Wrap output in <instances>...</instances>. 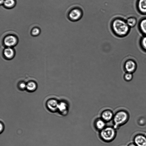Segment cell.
Instances as JSON below:
<instances>
[{"mask_svg": "<svg viewBox=\"0 0 146 146\" xmlns=\"http://www.w3.org/2000/svg\"><path fill=\"white\" fill-rule=\"evenodd\" d=\"M98 136L104 142L110 143L113 141L117 135V129L113 126H106L99 132Z\"/></svg>", "mask_w": 146, "mask_h": 146, "instance_id": "obj_1", "label": "cell"}, {"mask_svg": "<svg viewBox=\"0 0 146 146\" xmlns=\"http://www.w3.org/2000/svg\"><path fill=\"white\" fill-rule=\"evenodd\" d=\"M112 28L114 34L119 36L126 35L129 30V26L126 22L119 19H116L113 21Z\"/></svg>", "mask_w": 146, "mask_h": 146, "instance_id": "obj_2", "label": "cell"}, {"mask_svg": "<svg viewBox=\"0 0 146 146\" xmlns=\"http://www.w3.org/2000/svg\"><path fill=\"white\" fill-rule=\"evenodd\" d=\"M129 118V114L125 110H120L117 111L114 113L112 120L113 126L117 129L126 123Z\"/></svg>", "mask_w": 146, "mask_h": 146, "instance_id": "obj_3", "label": "cell"}, {"mask_svg": "<svg viewBox=\"0 0 146 146\" xmlns=\"http://www.w3.org/2000/svg\"><path fill=\"white\" fill-rule=\"evenodd\" d=\"M114 113L111 109H106L101 112L100 117L107 123L112 120Z\"/></svg>", "mask_w": 146, "mask_h": 146, "instance_id": "obj_4", "label": "cell"}, {"mask_svg": "<svg viewBox=\"0 0 146 146\" xmlns=\"http://www.w3.org/2000/svg\"><path fill=\"white\" fill-rule=\"evenodd\" d=\"M17 42V38L15 36L12 35L6 36L3 40L4 44L7 47H11L15 45Z\"/></svg>", "mask_w": 146, "mask_h": 146, "instance_id": "obj_5", "label": "cell"}, {"mask_svg": "<svg viewBox=\"0 0 146 146\" xmlns=\"http://www.w3.org/2000/svg\"><path fill=\"white\" fill-rule=\"evenodd\" d=\"M106 123L100 117H99L94 119L93 122V126L94 129L99 132L106 126Z\"/></svg>", "mask_w": 146, "mask_h": 146, "instance_id": "obj_6", "label": "cell"}, {"mask_svg": "<svg viewBox=\"0 0 146 146\" xmlns=\"http://www.w3.org/2000/svg\"><path fill=\"white\" fill-rule=\"evenodd\" d=\"M69 109V104L66 101H62L59 102L58 110L62 115H67L68 113Z\"/></svg>", "mask_w": 146, "mask_h": 146, "instance_id": "obj_7", "label": "cell"}, {"mask_svg": "<svg viewBox=\"0 0 146 146\" xmlns=\"http://www.w3.org/2000/svg\"><path fill=\"white\" fill-rule=\"evenodd\" d=\"M82 15V12L78 8H75L70 11L69 14V17L71 20L75 21L79 19Z\"/></svg>", "mask_w": 146, "mask_h": 146, "instance_id": "obj_8", "label": "cell"}, {"mask_svg": "<svg viewBox=\"0 0 146 146\" xmlns=\"http://www.w3.org/2000/svg\"><path fill=\"white\" fill-rule=\"evenodd\" d=\"M134 143L137 146H146V137L141 134H138L134 138Z\"/></svg>", "mask_w": 146, "mask_h": 146, "instance_id": "obj_9", "label": "cell"}, {"mask_svg": "<svg viewBox=\"0 0 146 146\" xmlns=\"http://www.w3.org/2000/svg\"><path fill=\"white\" fill-rule=\"evenodd\" d=\"M59 103L57 100L51 99L47 101L46 105L50 111L54 112L58 110Z\"/></svg>", "mask_w": 146, "mask_h": 146, "instance_id": "obj_10", "label": "cell"}, {"mask_svg": "<svg viewBox=\"0 0 146 146\" xmlns=\"http://www.w3.org/2000/svg\"><path fill=\"white\" fill-rule=\"evenodd\" d=\"M125 67L128 72L131 73L135 70L136 68V64L133 61L129 60L126 62Z\"/></svg>", "mask_w": 146, "mask_h": 146, "instance_id": "obj_11", "label": "cell"}, {"mask_svg": "<svg viewBox=\"0 0 146 146\" xmlns=\"http://www.w3.org/2000/svg\"><path fill=\"white\" fill-rule=\"evenodd\" d=\"M3 54L5 58L8 59H10L14 57L15 52L13 49L11 47H7L4 49Z\"/></svg>", "mask_w": 146, "mask_h": 146, "instance_id": "obj_12", "label": "cell"}, {"mask_svg": "<svg viewBox=\"0 0 146 146\" xmlns=\"http://www.w3.org/2000/svg\"><path fill=\"white\" fill-rule=\"evenodd\" d=\"M37 88L36 83L33 81H30L26 84L27 89L29 92H33L36 90Z\"/></svg>", "mask_w": 146, "mask_h": 146, "instance_id": "obj_13", "label": "cell"}, {"mask_svg": "<svg viewBox=\"0 0 146 146\" xmlns=\"http://www.w3.org/2000/svg\"><path fill=\"white\" fill-rule=\"evenodd\" d=\"M138 7L140 11L146 13V0H139Z\"/></svg>", "mask_w": 146, "mask_h": 146, "instance_id": "obj_14", "label": "cell"}, {"mask_svg": "<svg viewBox=\"0 0 146 146\" xmlns=\"http://www.w3.org/2000/svg\"><path fill=\"white\" fill-rule=\"evenodd\" d=\"M15 4V0H5L3 5L7 8H11L14 7Z\"/></svg>", "mask_w": 146, "mask_h": 146, "instance_id": "obj_15", "label": "cell"}, {"mask_svg": "<svg viewBox=\"0 0 146 146\" xmlns=\"http://www.w3.org/2000/svg\"><path fill=\"white\" fill-rule=\"evenodd\" d=\"M126 23L129 27H133L135 25L136 20L134 18H130L127 19Z\"/></svg>", "mask_w": 146, "mask_h": 146, "instance_id": "obj_16", "label": "cell"}, {"mask_svg": "<svg viewBox=\"0 0 146 146\" xmlns=\"http://www.w3.org/2000/svg\"><path fill=\"white\" fill-rule=\"evenodd\" d=\"M140 26L142 32L146 35V19L143 20L141 22Z\"/></svg>", "mask_w": 146, "mask_h": 146, "instance_id": "obj_17", "label": "cell"}, {"mask_svg": "<svg viewBox=\"0 0 146 146\" xmlns=\"http://www.w3.org/2000/svg\"><path fill=\"white\" fill-rule=\"evenodd\" d=\"M40 32V30L38 28L35 27L31 31V34L33 35L34 36H37L39 34Z\"/></svg>", "mask_w": 146, "mask_h": 146, "instance_id": "obj_18", "label": "cell"}, {"mask_svg": "<svg viewBox=\"0 0 146 146\" xmlns=\"http://www.w3.org/2000/svg\"><path fill=\"white\" fill-rule=\"evenodd\" d=\"M133 78V75L131 73L127 72L124 75V78L127 81L131 80Z\"/></svg>", "mask_w": 146, "mask_h": 146, "instance_id": "obj_19", "label": "cell"}, {"mask_svg": "<svg viewBox=\"0 0 146 146\" xmlns=\"http://www.w3.org/2000/svg\"><path fill=\"white\" fill-rule=\"evenodd\" d=\"M19 87L21 90H24L26 88V84L24 82H21L19 84Z\"/></svg>", "mask_w": 146, "mask_h": 146, "instance_id": "obj_20", "label": "cell"}, {"mask_svg": "<svg viewBox=\"0 0 146 146\" xmlns=\"http://www.w3.org/2000/svg\"><path fill=\"white\" fill-rule=\"evenodd\" d=\"M141 44L143 47L146 50V36L142 38Z\"/></svg>", "mask_w": 146, "mask_h": 146, "instance_id": "obj_21", "label": "cell"}, {"mask_svg": "<svg viewBox=\"0 0 146 146\" xmlns=\"http://www.w3.org/2000/svg\"><path fill=\"white\" fill-rule=\"evenodd\" d=\"M1 126V129H0V132L1 133L3 131L4 129V125L1 122L0 123Z\"/></svg>", "mask_w": 146, "mask_h": 146, "instance_id": "obj_22", "label": "cell"}, {"mask_svg": "<svg viewBox=\"0 0 146 146\" xmlns=\"http://www.w3.org/2000/svg\"><path fill=\"white\" fill-rule=\"evenodd\" d=\"M128 146H137V145L133 143H130L128 145Z\"/></svg>", "mask_w": 146, "mask_h": 146, "instance_id": "obj_23", "label": "cell"}, {"mask_svg": "<svg viewBox=\"0 0 146 146\" xmlns=\"http://www.w3.org/2000/svg\"><path fill=\"white\" fill-rule=\"evenodd\" d=\"M5 0H0V4L2 5L3 4Z\"/></svg>", "mask_w": 146, "mask_h": 146, "instance_id": "obj_24", "label": "cell"}]
</instances>
